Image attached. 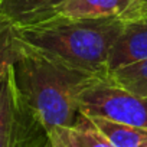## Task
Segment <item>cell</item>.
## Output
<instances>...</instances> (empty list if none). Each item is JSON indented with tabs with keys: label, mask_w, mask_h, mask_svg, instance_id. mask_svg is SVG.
I'll return each instance as SVG.
<instances>
[{
	"label": "cell",
	"mask_w": 147,
	"mask_h": 147,
	"mask_svg": "<svg viewBox=\"0 0 147 147\" xmlns=\"http://www.w3.org/2000/svg\"><path fill=\"white\" fill-rule=\"evenodd\" d=\"M15 77L22 95L46 131L53 127H69L75 123L82 91L100 78L23 40L15 63Z\"/></svg>",
	"instance_id": "6da1fadb"
},
{
	"label": "cell",
	"mask_w": 147,
	"mask_h": 147,
	"mask_svg": "<svg viewBox=\"0 0 147 147\" xmlns=\"http://www.w3.org/2000/svg\"><path fill=\"white\" fill-rule=\"evenodd\" d=\"M124 19H81L55 16L45 22L18 28L19 38L78 69L107 77L111 46L121 33Z\"/></svg>",
	"instance_id": "7a4b0ae2"
},
{
	"label": "cell",
	"mask_w": 147,
	"mask_h": 147,
	"mask_svg": "<svg viewBox=\"0 0 147 147\" xmlns=\"http://www.w3.org/2000/svg\"><path fill=\"white\" fill-rule=\"evenodd\" d=\"M48 131L22 95L12 65L0 80V147H43Z\"/></svg>",
	"instance_id": "3957f363"
},
{
	"label": "cell",
	"mask_w": 147,
	"mask_h": 147,
	"mask_svg": "<svg viewBox=\"0 0 147 147\" xmlns=\"http://www.w3.org/2000/svg\"><path fill=\"white\" fill-rule=\"evenodd\" d=\"M80 113L147 128V97L133 94L107 77L97 78L82 91Z\"/></svg>",
	"instance_id": "277c9868"
},
{
	"label": "cell",
	"mask_w": 147,
	"mask_h": 147,
	"mask_svg": "<svg viewBox=\"0 0 147 147\" xmlns=\"http://www.w3.org/2000/svg\"><path fill=\"white\" fill-rule=\"evenodd\" d=\"M144 59H147V19H124L123 30L110 49L107 69L111 72Z\"/></svg>",
	"instance_id": "5b68a950"
},
{
	"label": "cell",
	"mask_w": 147,
	"mask_h": 147,
	"mask_svg": "<svg viewBox=\"0 0 147 147\" xmlns=\"http://www.w3.org/2000/svg\"><path fill=\"white\" fill-rule=\"evenodd\" d=\"M68 0H0V13L15 26L23 28L58 16Z\"/></svg>",
	"instance_id": "8992f818"
},
{
	"label": "cell",
	"mask_w": 147,
	"mask_h": 147,
	"mask_svg": "<svg viewBox=\"0 0 147 147\" xmlns=\"http://www.w3.org/2000/svg\"><path fill=\"white\" fill-rule=\"evenodd\" d=\"M138 7V0H68L61 7L58 16L100 19H127Z\"/></svg>",
	"instance_id": "52a82bcc"
},
{
	"label": "cell",
	"mask_w": 147,
	"mask_h": 147,
	"mask_svg": "<svg viewBox=\"0 0 147 147\" xmlns=\"http://www.w3.org/2000/svg\"><path fill=\"white\" fill-rule=\"evenodd\" d=\"M87 117L114 147H143L147 144V128L118 123L100 115Z\"/></svg>",
	"instance_id": "ba28073f"
},
{
	"label": "cell",
	"mask_w": 147,
	"mask_h": 147,
	"mask_svg": "<svg viewBox=\"0 0 147 147\" xmlns=\"http://www.w3.org/2000/svg\"><path fill=\"white\" fill-rule=\"evenodd\" d=\"M107 78L127 91L147 97V59L108 72Z\"/></svg>",
	"instance_id": "9c48e42d"
},
{
	"label": "cell",
	"mask_w": 147,
	"mask_h": 147,
	"mask_svg": "<svg viewBox=\"0 0 147 147\" xmlns=\"http://www.w3.org/2000/svg\"><path fill=\"white\" fill-rule=\"evenodd\" d=\"M22 49L18 28L0 13V80L5 72L16 63Z\"/></svg>",
	"instance_id": "30bf717a"
},
{
	"label": "cell",
	"mask_w": 147,
	"mask_h": 147,
	"mask_svg": "<svg viewBox=\"0 0 147 147\" xmlns=\"http://www.w3.org/2000/svg\"><path fill=\"white\" fill-rule=\"evenodd\" d=\"M65 130L71 141L77 147H114L82 113L78 114L75 123L65 127Z\"/></svg>",
	"instance_id": "8fae6325"
},
{
	"label": "cell",
	"mask_w": 147,
	"mask_h": 147,
	"mask_svg": "<svg viewBox=\"0 0 147 147\" xmlns=\"http://www.w3.org/2000/svg\"><path fill=\"white\" fill-rule=\"evenodd\" d=\"M43 147H77L66 134L65 127H53L48 131L46 143Z\"/></svg>",
	"instance_id": "7c38bea8"
},
{
	"label": "cell",
	"mask_w": 147,
	"mask_h": 147,
	"mask_svg": "<svg viewBox=\"0 0 147 147\" xmlns=\"http://www.w3.org/2000/svg\"><path fill=\"white\" fill-rule=\"evenodd\" d=\"M128 18H143V19H147V6H141V7H138V9L134 10L133 15L128 16ZM128 18H127V19H128Z\"/></svg>",
	"instance_id": "4fadbf2b"
},
{
	"label": "cell",
	"mask_w": 147,
	"mask_h": 147,
	"mask_svg": "<svg viewBox=\"0 0 147 147\" xmlns=\"http://www.w3.org/2000/svg\"><path fill=\"white\" fill-rule=\"evenodd\" d=\"M141 6H147V0H138V7H141ZM138 7H137V9H138ZM137 9H136V10H137ZM131 15H133V13H131Z\"/></svg>",
	"instance_id": "5bb4252c"
},
{
	"label": "cell",
	"mask_w": 147,
	"mask_h": 147,
	"mask_svg": "<svg viewBox=\"0 0 147 147\" xmlns=\"http://www.w3.org/2000/svg\"><path fill=\"white\" fill-rule=\"evenodd\" d=\"M143 147H147V144H146V146H143Z\"/></svg>",
	"instance_id": "9a60e30c"
}]
</instances>
